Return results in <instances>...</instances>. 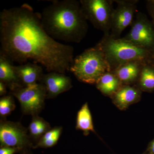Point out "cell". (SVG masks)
I'll use <instances>...</instances> for the list:
<instances>
[{
    "instance_id": "cell-1",
    "label": "cell",
    "mask_w": 154,
    "mask_h": 154,
    "mask_svg": "<svg viewBox=\"0 0 154 154\" xmlns=\"http://www.w3.org/2000/svg\"><path fill=\"white\" fill-rule=\"evenodd\" d=\"M0 53L20 64L28 60L49 72L66 73L73 61V47L58 42L48 35L41 14L27 4L0 13Z\"/></svg>"
},
{
    "instance_id": "cell-2",
    "label": "cell",
    "mask_w": 154,
    "mask_h": 154,
    "mask_svg": "<svg viewBox=\"0 0 154 154\" xmlns=\"http://www.w3.org/2000/svg\"><path fill=\"white\" fill-rule=\"evenodd\" d=\"M42 26L54 39L79 43L88 33L87 20L80 1H52L41 14Z\"/></svg>"
},
{
    "instance_id": "cell-3",
    "label": "cell",
    "mask_w": 154,
    "mask_h": 154,
    "mask_svg": "<svg viewBox=\"0 0 154 154\" xmlns=\"http://www.w3.org/2000/svg\"><path fill=\"white\" fill-rule=\"evenodd\" d=\"M105 54L110 72L132 61L150 62L153 51L133 44L123 38H113L110 35L103 36L96 44Z\"/></svg>"
},
{
    "instance_id": "cell-4",
    "label": "cell",
    "mask_w": 154,
    "mask_h": 154,
    "mask_svg": "<svg viewBox=\"0 0 154 154\" xmlns=\"http://www.w3.org/2000/svg\"><path fill=\"white\" fill-rule=\"evenodd\" d=\"M70 71L80 82L96 84L105 73L110 72L105 54L95 45L74 59Z\"/></svg>"
},
{
    "instance_id": "cell-5",
    "label": "cell",
    "mask_w": 154,
    "mask_h": 154,
    "mask_svg": "<svg viewBox=\"0 0 154 154\" xmlns=\"http://www.w3.org/2000/svg\"><path fill=\"white\" fill-rule=\"evenodd\" d=\"M82 10L87 21L94 28L104 33L110 34L111 19L114 8L112 0H81Z\"/></svg>"
},
{
    "instance_id": "cell-6",
    "label": "cell",
    "mask_w": 154,
    "mask_h": 154,
    "mask_svg": "<svg viewBox=\"0 0 154 154\" xmlns=\"http://www.w3.org/2000/svg\"><path fill=\"white\" fill-rule=\"evenodd\" d=\"M131 28L124 39L139 47L154 51V27L151 20L141 12H137Z\"/></svg>"
},
{
    "instance_id": "cell-7",
    "label": "cell",
    "mask_w": 154,
    "mask_h": 154,
    "mask_svg": "<svg viewBox=\"0 0 154 154\" xmlns=\"http://www.w3.org/2000/svg\"><path fill=\"white\" fill-rule=\"evenodd\" d=\"M13 94L19 100L22 110L29 114H36L42 109L47 96L44 85L37 83L19 88Z\"/></svg>"
},
{
    "instance_id": "cell-8",
    "label": "cell",
    "mask_w": 154,
    "mask_h": 154,
    "mask_svg": "<svg viewBox=\"0 0 154 154\" xmlns=\"http://www.w3.org/2000/svg\"><path fill=\"white\" fill-rule=\"evenodd\" d=\"M117 4L114 9L110 35L113 38H120L122 32L128 26L132 25L137 11L138 0H115Z\"/></svg>"
},
{
    "instance_id": "cell-9",
    "label": "cell",
    "mask_w": 154,
    "mask_h": 154,
    "mask_svg": "<svg viewBox=\"0 0 154 154\" xmlns=\"http://www.w3.org/2000/svg\"><path fill=\"white\" fill-rule=\"evenodd\" d=\"M29 143L26 130L18 123L2 122L0 125L1 146L23 148Z\"/></svg>"
},
{
    "instance_id": "cell-10",
    "label": "cell",
    "mask_w": 154,
    "mask_h": 154,
    "mask_svg": "<svg viewBox=\"0 0 154 154\" xmlns=\"http://www.w3.org/2000/svg\"><path fill=\"white\" fill-rule=\"evenodd\" d=\"M41 81L46 89L48 98H54L72 88L70 78L57 72L43 75Z\"/></svg>"
},
{
    "instance_id": "cell-11",
    "label": "cell",
    "mask_w": 154,
    "mask_h": 154,
    "mask_svg": "<svg viewBox=\"0 0 154 154\" xmlns=\"http://www.w3.org/2000/svg\"><path fill=\"white\" fill-rule=\"evenodd\" d=\"M146 62L132 61L120 66L112 72L123 85H131L137 82L142 69Z\"/></svg>"
},
{
    "instance_id": "cell-12",
    "label": "cell",
    "mask_w": 154,
    "mask_h": 154,
    "mask_svg": "<svg viewBox=\"0 0 154 154\" xmlns=\"http://www.w3.org/2000/svg\"><path fill=\"white\" fill-rule=\"evenodd\" d=\"M0 82L5 84L11 90L15 91L23 87L13 62L0 53Z\"/></svg>"
},
{
    "instance_id": "cell-13",
    "label": "cell",
    "mask_w": 154,
    "mask_h": 154,
    "mask_svg": "<svg viewBox=\"0 0 154 154\" xmlns=\"http://www.w3.org/2000/svg\"><path fill=\"white\" fill-rule=\"evenodd\" d=\"M141 91L136 87L123 85L112 96L114 104L120 110H125L130 105L139 101Z\"/></svg>"
},
{
    "instance_id": "cell-14",
    "label": "cell",
    "mask_w": 154,
    "mask_h": 154,
    "mask_svg": "<svg viewBox=\"0 0 154 154\" xmlns=\"http://www.w3.org/2000/svg\"><path fill=\"white\" fill-rule=\"evenodd\" d=\"M19 79L25 86L36 84L43 75L42 68L38 64L28 63L15 66Z\"/></svg>"
},
{
    "instance_id": "cell-15",
    "label": "cell",
    "mask_w": 154,
    "mask_h": 154,
    "mask_svg": "<svg viewBox=\"0 0 154 154\" xmlns=\"http://www.w3.org/2000/svg\"><path fill=\"white\" fill-rule=\"evenodd\" d=\"M96 87L102 94L112 96L123 85L113 72H108L103 75L96 83Z\"/></svg>"
},
{
    "instance_id": "cell-16",
    "label": "cell",
    "mask_w": 154,
    "mask_h": 154,
    "mask_svg": "<svg viewBox=\"0 0 154 154\" xmlns=\"http://www.w3.org/2000/svg\"><path fill=\"white\" fill-rule=\"evenodd\" d=\"M137 86L141 91H154V66L150 62L144 65L140 72Z\"/></svg>"
},
{
    "instance_id": "cell-17",
    "label": "cell",
    "mask_w": 154,
    "mask_h": 154,
    "mask_svg": "<svg viewBox=\"0 0 154 154\" xmlns=\"http://www.w3.org/2000/svg\"><path fill=\"white\" fill-rule=\"evenodd\" d=\"M76 129L82 131L85 135L89 134L90 131L95 133L92 116L87 102L83 105L77 114Z\"/></svg>"
},
{
    "instance_id": "cell-18",
    "label": "cell",
    "mask_w": 154,
    "mask_h": 154,
    "mask_svg": "<svg viewBox=\"0 0 154 154\" xmlns=\"http://www.w3.org/2000/svg\"><path fill=\"white\" fill-rule=\"evenodd\" d=\"M14 99L11 96H5L0 100V114L5 116L9 115L15 109Z\"/></svg>"
},
{
    "instance_id": "cell-19",
    "label": "cell",
    "mask_w": 154,
    "mask_h": 154,
    "mask_svg": "<svg viewBox=\"0 0 154 154\" xmlns=\"http://www.w3.org/2000/svg\"><path fill=\"white\" fill-rule=\"evenodd\" d=\"M45 122L43 119L39 117H36L33 119L29 125V131L32 136L36 138L37 137L38 129Z\"/></svg>"
},
{
    "instance_id": "cell-20",
    "label": "cell",
    "mask_w": 154,
    "mask_h": 154,
    "mask_svg": "<svg viewBox=\"0 0 154 154\" xmlns=\"http://www.w3.org/2000/svg\"><path fill=\"white\" fill-rule=\"evenodd\" d=\"M146 8L149 15L151 18V21L154 27V0L147 1Z\"/></svg>"
},
{
    "instance_id": "cell-21",
    "label": "cell",
    "mask_w": 154,
    "mask_h": 154,
    "mask_svg": "<svg viewBox=\"0 0 154 154\" xmlns=\"http://www.w3.org/2000/svg\"><path fill=\"white\" fill-rule=\"evenodd\" d=\"M18 150L16 148L2 147L0 149V154H14Z\"/></svg>"
},
{
    "instance_id": "cell-22",
    "label": "cell",
    "mask_w": 154,
    "mask_h": 154,
    "mask_svg": "<svg viewBox=\"0 0 154 154\" xmlns=\"http://www.w3.org/2000/svg\"><path fill=\"white\" fill-rule=\"evenodd\" d=\"M146 152L148 154H154V139L149 143Z\"/></svg>"
},
{
    "instance_id": "cell-23",
    "label": "cell",
    "mask_w": 154,
    "mask_h": 154,
    "mask_svg": "<svg viewBox=\"0 0 154 154\" xmlns=\"http://www.w3.org/2000/svg\"><path fill=\"white\" fill-rule=\"evenodd\" d=\"M7 86L5 84H4L2 82H0V95L3 96L6 94L7 92L6 88Z\"/></svg>"
},
{
    "instance_id": "cell-24",
    "label": "cell",
    "mask_w": 154,
    "mask_h": 154,
    "mask_svg": "<svg viewBox=\"0 0 154 154\" xmlns=\"http://www.w3.org/2000/svg\"><path fill=\"white\" fill-rule=\"evenodd\" d=\"M150 63L154 66V51H153V53L152 57V60H151Z\"/></svg>"
},
{
    "instance_id": "cell-25",
    "label": "cell",
    "mask_w": 154,
    "mask_h": 154,
    "mask_svg": "<svg viewBox=\"0 0 154 154\" xmlns=\"http://www.w3.org/2000/svg\"><path fill=\"white\" fill-rule=\"evenodd\" d=\"M142 154H148L147 153H146V152H145L144 153Z\"/></svg>"
}]
</instances>
